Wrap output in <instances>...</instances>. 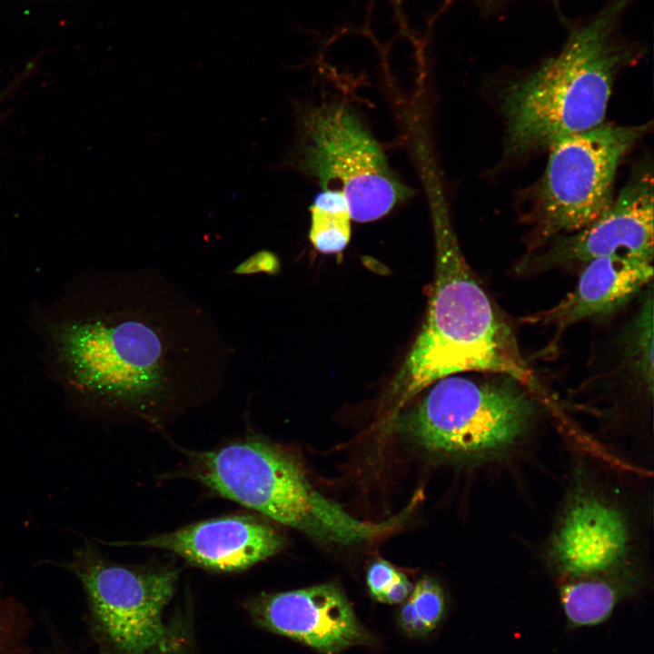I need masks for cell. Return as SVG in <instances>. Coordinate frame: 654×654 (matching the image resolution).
Masks as SVG:
<instances>
[{
  "label": "cell",
  "mask_w": 654,
  "mask_h": 654,
  "mask_svg": "<svg viewBox=\"0 0 654 654\" xmlns=\"http://www.w3.org/2000/svg\"><path fill=\"white\" fill-rule=\"evenodd\" d=\"M47 336L81 397L154 428L216 399L234 351L207 308L154 269L94 276Z\"/></svg>",
  "instance_id": "cell-1"
},
{
  "label": "cell",
  "mask_w": 654,
  "mask_h": 654,
  "mask_svg": "<svg viewBox=\"0 0 654 654\" xmlns=\"http://www.w3.org/2000/svg\"><path fill=\"white\" fill-rule=\"evenodd\" d=\"M636 1L608 0L574 25L559 52L503 89L509 154L549 149L603 123L616 77L645 51L622 29Z\"/></svg>",
  "instance_id": "cell-2"
},
{
  "label": "cell",
  "mask_w": 654,
  "mask_h": 654,
  "mask_svg": "<svg viewBox=\"0 0 654 654\" xmlns=\"http://www.w3.org/2000/svg\"><path fill=\"white\" fill-rule=\"evenodd\" d=\"M471 371L510 377L535 392L540 389L513 332L477 281L442 217L437 223L435 280L427 318L392 382L393 408L399 411L441 379Z\"/></svg>",
  "instance_id": "cell-3"
},
{
  "label": "cell",
  "mask_w": 654,
  "mask_h": 654,
  "mask_svg": "<svg viewBox=\"0 0 654 654\" xmlns=\"http://www.w3.org/2000/svg\"><path fill=\"white\" fill-rule=\"evenodd\" d=\"M176 476L318 540L352 545L378 539L402 519L354 518L310 482L298 461L261 437L247 436L204 451H187Z\"/></svg>",
  "instance_id": "cell-4"
},
{
  "label": "cell",
  "mask_w": 654,
  "mask_h": 654,
  "mask_svg": "<svg viewBox=\"0 0 654 654\" xmlns=\"http://www.w3.org/2000/svg\"><path fill=\"white\" fill-rule=\"evenodd\" d=\"M63 566L82 586L86 634L97 654H190L187 625L164 617L177 589L175 567L116 563L90 541Z\"/></svg>",
  "instance_id": "cell-5"
},
{
  "label": "cell",
  "mask_w": 654,
  "mask_h": 654,
  "mask_svg": "<svg viewBox=\"0 0 654 654\" xmlns=\"http://www.w3.org/2000/svg\"><path fill=\"white\" fill-rule=\"evenodd\" d=\"M539 409L516 380L448 376L437 381L403 420L430 452L476 465L502 461L530 436Z\"/></svg>",
  "instance_id": "cell-6"
},
{
  "label": "cell",
  "mask_w": 654,
  "mask_h": 654,
  "mask_svg": "<svg viewBox=\"0 0 654 654\" xmlns=\"http://www.w3.org/2000/svg\"><path fill=\"white\" fill-rule=\"evenodd\" d=\"M639 545L634 515L619 491L579 465L544 545L556 583L608 579L648 584Z\"/></svg>",
  "instance_id": "cell-7"
},
{
  "label": "cell",
  "mask_w": 654,
  "mask_h": 654,
  "mask_svg": "<svg viewBox=\"0 0 654 654\" xmlns=\"http://www.w3.org/2000/svg\"><path fill=\"white\" fill-rule=\"evenodd\" d=\"M649 124H600L553 144L536 192L539 240L577 232L613 202L618 166Z\"/></svg>",
  "instance_id": "cell-8"
},
{
  "label": "cell",
  "mask_w": 654,
  "mask_h": 654,
  "mask_svg": "<svg viewBox=\"0 0 654 654\" xmlns=\"http://www.w3.org/2000/svg\"><path fill=\"white\" fill-rule=\"evenodd\" d=\"M304 131V166L326 184L340 182L352 219H380L406 195L379 144L344 106L313 111L305 118Z\"/></svg>",
  "instance_id": "cell-9"
},
{
  "label": "cell",
  "mask_w": 654,
  "mask_h": 654,
  "mask_svg": "<svg viewBox=\"0 0 654 654\" xmlns=\"http://www.w3.org/2000/svg\"><path fill=\"white\" fill-rule=\"evenodd\" d=\"M653 191L651 173L639 171L594 222L556 236L546 251L523 259L518 270L523 273L584 266L619 254L653 258Z\"/></svg>",
  "instance_id": "cell-10"
},
{
  "label": "cell",
  "mask_w": 654,
  "mask_h": 654,
  "mask_svg": "<svg viewBox=\"0 0 654 654\" xmlns=\"http://www.w3.org/2000/svg\"><path fill=\"white\" fill-rule=\"evenodd\" d=\"M243 607L256 626L323 654H337L375 641L345 594L332 583L260 593L247 598Z\"/></svg>",
  "instance_id": "cell-11"
},
{
  "label": "cell",
  "mask_w": 654,
  "mask_h": 654,
  "mask_svg": "<svg viewBox=\"0 0 654 654\" xmlns=\"http://www.w3.org/2000/svg\"><path fill=\"white\" fill-rule=\"evenodd\" d=\"M121 544L171 552L211 571L236 572L274 556L283 549L285 541L261 518L233 514Z\"/></svg>",
  "instance_id": "cell-12"
},
{
  "label": "cell",
  "mask_w": 654,
  "mask_h": 654,
  "mask_svg": "<svg viewBox=\"0 0 654 654\" xmlns=\"http://www.w3.org/2000/svg\"><path fill=\"white\" fill-rule=\"evenodd\" d=\"M653 278V258L619 254L594 259L583 266L577 285L554 306L524 322L553 327L556 338L569 327L615 312Z\"/></svg>",
  "instance_id": "cell-13"
},
{
  "label": "cell",
  "mask_w": 654,
  "mask_h": 654,
  "mask_svg": "<svg viewBox=\"0 0 654 654\" xmlns=\"http://www.w3.org/2000/svg\"><path fill=\"white\" fill-rule=\"evenodd\" d=\"M646 587L639 582L608 579L557 583L560 607L570 629L606 622L620 603L639 596Z\"/></svg>",
  "instance_id": "cell-14"
},
{
  "label": "cell",
  "mask_w": 654,
  "mask_h": 654,
  "mask_svg": "<svg viewBox=\"0 0 654 654\" xmlns=\"http://www.w3.org/2000/svg\"><path fill=\"white\" fill-rule=\"evenodd\" d=\"M310 240L322 253L343 250L351 237V214L343 193L327 188L319 193L310 207Z\"/></svg>",
  "instance_id": "cell-15"
},
{
  "label": "cell",
  "mask_w": 654,
  "mask_h": 654,
  "mask_svg": "<svg viewBox=\"0 0 654 654\" xmlns=\"http://www.w3.org/2000/svg\"><path fill=\"white\" fill-rule=\"evenodd\" d=\"M447 600L441 584L431 579H421L404 601L399 616L400 628L411 637H422L433 631L442 621Z\"/></svg>",
  "instance_id": "cell-16"
},
{
  "label": "cell",
  "mask_w": 654,
  "mask_h": 654,
  "mask_svg": "<svg viewBox=\"0 0 654 654\" xmlns=\"http://www.w3.org/2000/svg\"><path fill=\"white\" fill-rule=\"evenodd\" d=\"M623 359L630 374L646 391H653V298L652 292L630 324L623 342Z\"/></svg>",
  "instance_id": "cell-17"
},
{
  "label": "cell",
  "mask_w": 654,
  "mask_h": 654,
  "mask_svg": "<svg viewBox=\"0 0 654 654\" xmlns=\"http://www.w3.org/2000/svg\"><path fill=\"white\" fill-rule=\"evenodd\" d=\"M35 619L20 600L8 594L0 580V654H34Z\"/></svg>",
  "instance_id": "cell-18"
},
{
  "label": "cell",
  "mask_w": 654,
  "mask_h": 654,
  "mask_svg": "<svg viewBox=\"0 0 654 654\" xmlns=\"http://www.w3.org/2000/svg\"><path fill=\"white\" fill-rule=\"evenodd\" d=\"M400 573L387 561L377 560L372 563L367 572V585L371 595L380 601Z\"/></svg>",
  "instance_id": "cell-19"
},
{
  "label": "cell",
  "mask_w": 654,
  "mask_h": 654,
  "mask_svg": "<svg viewBox=\"0 0 654 654\" xmlns=\"http://www.w3.org/2000/svg\"><path fill=\"white\" fill-rule=\"evenodd\" d=\"M279 269L277 257L269 251H259L239 263L233 271V274L251 275L258 272L274 274Z\"/></svg>",
  "instance_id": "cell-20"
},
{
  "label": "cell",
  "mask_w": 654,
  "mask_h": 654,
  "mask_svg": "<svg viewBox=\"0 0 654 654\" xmlns=\"http://www.w3.org/2000/svg\"><path fill=\"white\" fill-rule=\"evenodd\" d=\"M46 631V641L34 654H78L65 636L48 616L43 617Z\"/></svg>",
  "instance_id": "cell-21"
},
{
  "label": "cell",
  "mask_w": 654,
  "mask_h": 654,
  "mask_svg": "<svg viewBox=\"0 0 654 654\" xmlns=\"http://www.w3.org/2000/svg\"><path fill=\"white\" fill-rule=\"evenodd\" d=\"M412 586L403 573H400L395 581L384 592L380 601L389 604H399L404 602L410 596Z\"/></svg>",
  "instance_id": "cell-22"
},
{
  "label": "cell",
  "mask_w": 654,
  "mask_h": 654,
  "mask_svg": "<svg viewBox=\"0 0 654 654\" xmlns=\"http://www.w3.org/2000/svg\"><path fill=\"white\" fill-rule=\"evenodd\" d=\"M487 1H497V0H487Z\"/></svg>",
  "instance_id": "cell-23"
}]
</instances>
